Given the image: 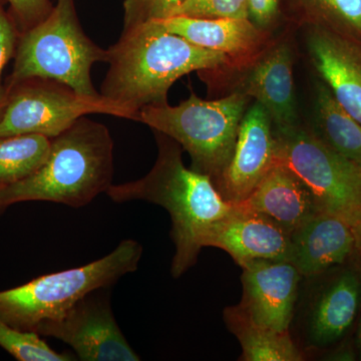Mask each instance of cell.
<instances>
[{"mask_svg":"<svg viewBox=\"0 0 361 361\" xmlns=\"http://www.w3.org/2000/svg\"><path fill=\"white\" fill-rule=\"evenodd\" d=\"M155 135V165L141 179L111 185L106 194L116 203L142 200L161 206L172 219L175 254L171 266L179 278L193 267L214 226L234 208L223 198L212 179L183 163L182 147L160 132Z\"/></svg>","mask_w":361,"mask_h":361,"instance_id":"6da1fadb","label":"cell"},{"mask_svg":"<svg viewBox=\"0 0 361 361\" xmlns=\"http://www.w3.org/2000/svg\"><path fill=\"white\" fill-rule=\"evenodd\" d=\"M106 63L102 96L130 111L137 122L142 108L169 104V90L180 78L227 66L228 59L169 32L155 20L123 28L108 49Z\"/></svg>","mask_w":361,"mask_h":361,"instance_id":"7a4b0ae2","label":"cell"},{"mask_svg":"<svg viewBox=\"0 0 361 361\" xmlns=\"http://www.w3.org/2000/svg\"><path fill=\"white\" fill-rule=\"evenodd\" d=\"M114 176V142L103 123L78 118L51 139V151L32 176L0 190V214L21 202L45 201L73 208L106 193Z\"/></svg>","mask_w":361,"mask_h":361,"instance_id":"3957f363","label":"cell"},{"mask_svg":"<svg viewBox=\"0 0 361 361\" xmlns=\"http://www.w3.org/2000/svg\"><path fill=\"white\" fill-rule=\"evenodd\" d=\"M14 59L6 89L42 78L68 85L82 96L102 97L92 85L90 71L94 63H106L108 49L85 35L73 0H56L44 20L20 33Z\"/></svg>","mask_w":361,"mask_h":361,"instance_id":"277c9868","label":"cell"},{"mask_svg":"<svg viewBox=\"0 0 361 361\" xmlns=\"http://www.w3.org/2000/svg\"><path fill=\"white\" fill-rule=\"evenodd\" d=\"M142 255L141 244L123 240L115 250L89 264L0 291V317L14 329L35 334L40 323L59 317L92 292L109 288L137 271Z\"/></svg>","mask_w":361,"mask_h":361,"instance_id":"5b68a950","label":"cell"},{"mask_svg":"<svg viewBox=\"0 0 361 361\" xmlns=\"http://www.w3.org/2000/svg\"><path fill=\"white\" fill-rule=\"evenodd\" d=\"M250 99L240 92L216 99H200L191 92L178 106L142 108L137 122L175 140L189 154L191 168L214 183L229 163Z\"/></svg>","mask_w":361,"mask_h":361,"instance_id":"8992f818","label":"cell"},{"mask_svg":"<svg viewBox=\"0 0 361 361\" xmlns=\"http://www.w3.org/2000/svg\"><path fill=\"white\" fill-rule=\"evenodd\" d=\"M276 165L288 168L306 188L319 212L353 227L361 217V165L324 144L310 126L274 130Z\"/></svg>","mask_w":361,"mask_h":361,"instance_id":"52a82bcc","label":"cell"},{"mask_svg":"<svg viewBox=\"0 0 361 361\" xmlns=\"http://www.w3.org/2000/svg\"><path fill=\"white\" fill-rule=\"evenodd\" d=\"M90 114L137 121L130 111L103 96L85 97L56 80L32 78L6 89L0 109V137L33 134L54 139Z\"/></svg>","mask_w":361,"mask_h":361,"instance_id":"ba28073f","label":"cell"},{"mask_svg":"<svg viewBox=\"0 0 361 361\" xmlns=\"http://www.w3.org/2000/svg\"><path fill=\"white\" fill-rule=\"evenodd\" d=\"M285 30L251 65L239 71L222 68L199 71L213 94L240 92L255 99L267 111L276 132L300 123L294 94L293 49Z\"/></svg>","mask_w":361,"mask_h":361,"instance_id":"9c48e42d","label":"cell"},{"mask_svg":"<svg viewBox=\"0 0 361 361\" xmlns=\"http://www.w3.org/2000/svg\"><path fill=\"white\" fill-rule=\"evenodd\" d=\"M104 291L92 292L59 317L40 323L35 334L65 342L80 360H141L118 327Z\"/></svg>","mask_w":361,"mask_h":361,"instance_id":"30bf717a","label":"cell"},{"mask_svg":"<svg viewBox=\"0 0 361 361\" xmlns=\"http://www.w3.org/2000/svg\"><path fill=\"white\" fill-rule=\"evenodd\" d=\"M276 165L274 129L265 109L256 102L247 109L229 163L214 182L232 205L241 203Z\"/></svg>","mask_w":361,"mask_h":361,"instance_id":"8fae6325","label":"cell"},{"mask_svg":"<svg viewBox=\"0 0 361 361\" xmlns=\"http://www.w3.org/2000/svg\"><path fill=\"white\" fill-rule=\"evenodd\" d=\"M159 23L169 32L180 35L192 44L222 52L227 71H239L251 65L272 44L276 35L252 23L249 18H187L173 16Z\"/></svg>","mask_w":361,"mask_h":361,"instance_id":"7c38bea8","label":"cell"},{"mask_svg":"<svg viewBox=\"0 0 361 361\" xmlns=\"http://www.w3.org/2000/svg\"><path fill=\"white\" fill-rule=\"evenodd\" d=\"M243 269L239 305L252 320L278 331H289L297 289L302 275L287 261L255 260Z\"/></svg>","mask_w":361,"mask_h":361,"instance_id":"4fadbf2b","label":"cell"},{"mask_svg":"<svg viewBox=\"0 0 361 361\" xmlns=\"http://www.w3.org/2000/svg\"><path fill=\"white\" fill-rule=\"evenodd\" d=\"M205 247L222 249L239 266L255 260L291 263V235L267 216L236 205L214 226Z\"/></svg>","mask_w":361,"mask_h":361,"instance_id":"5bb4252c","label":"cell"},{"mask_svg":"<svg viewBox=\"0 0 361 361\" xmlns=\"http://www.w3.org/2000/svg\"><path fill=\"white\" fill-rule=\"evenodd\" d=\"M306 47L318 78L361 123V42L318 27H305Z\"/></svg>","mask_w":361,"mask_h":361,"instance_id":"9a60e30c","label":"cell"},{"mask_svg":"<svg viewBox=\"0 0 361 361\" xmlns=\"http://www.w3.org/2000/svg\"><path fill=\"white\" fill-rule=\"evenodd\" d=\"M291 263L305 277L341 264L355 249L353 228L331 214L317 212L291 234Z\"/></svg>","mask_w":361,"mask_h":361,"instance_id":"2e32d148","label":"cell"},{"mask_svg":"<svg viewBox=\"0 0 361 361\" xmlns=\"http://www.w3.org/2000/svg\"><path fill=\"white\" fill-rule=\"evenodd\" d=\"M236 206L267 216L290 235L319 212L302 180L278 164L245 200Z\"/></svg>","mask_w":361,"mask_h":361,"instance_id":"e0dca14e","label":"cell"},{"mask_svg":"<svg viewBox=\"0 0 361 361\" xmlns=\"http://www.w3.org/2000/svg\"><path fill=\"white\" fill-rule=\"evenodd\" d=\"M361 293V282L348 271L326 289L316 304L310 323L311 341L325 345L341 338L355 320Z\"/></svg>","mask_w":361,"mask_h":361,"instance_id":"ac0fdd59","label":"cell"},{"mask_svg":"<svg viewBox=\"0 0 361 361\" xmlns=\"http://www.w3.org/2000/svg\"><path fill=\"white\" fill-rule=\"evenodd\" d=\"M284 23L318 27L361 42V0H280Z\"/></svg>","mask_w":361,"mask_h":361,"instance_id":"d6986e66","label":"cell"},{"mask_svg":"<svg viewBox=\"0 0 361 361\" xmlns=\"http://www.w3.org/2000/svg\"><path fill=\"white\" fill-rule=\"evenodd\" d=\"M310 128L329 148L361 165V123L320 78L316 80L314 116Z\"/></svg>","mask_w":361,"mask_h":361,"instance_id":"ffe728a7","label":"cell"},{"mask_svg":"<svg viewBox=\"0 0 361 361\" xmlns=\"http://www.w3.org/2000/svg\"><path fill=\"white\" fill-rule=\"evenodd\" d=\"M224 320L228 329L241 344L242 360H303L289 331H278L259 324L251 319L239 304L225 308Z\"/></svg>","mask_w":361,"mask_h":361,"instance_id":"44dd1931","label":"cell"},{"mask_svg":"<svg viewBox=\"0 0 361 361\" xmlns=\"http://www.w3.org/2000/svg\"><path fill=\"white\" fill-rule=\"evenodd\" d=\"M51 139L42 135L0 137V190L35 174L51 151Z\"/></svg>","mask_w":361,"mask_h":361,"instance_id":"7402d4cb","label":"cell"},{"mask_svg":"<svg viewBox=\"0 0 361 361\" xmlns=\"http://www.w3.org/2000/svg\"><path fill=\"white\" fill-rule=\"evenodd\" d=\"M0 348L20 361H71L70 355L59 353L32 332L20 331L0 317Z\"/></svg>","mask_w":361,"mask_h":361,"instance_id":"603a6c76","label":"cell"},{"mask_svg":"<svg viewBox=\"0 0 361 361\" xmlns=\"http://www.w3.org/2000/svg\"><path fill=\"white\" fill-rule=\"evenodd\" d=\"M173 16L206 20L249 18L247 0H184Z\"/></svg>","mask_w":361,"mask_h":361,"instance_id":"cb8c5ba5","label":"cell"},{"mask_svg":"<svg viewBox=\"0 0 361 361\" xmlns=\"http://www.w3.org/2000/svg\"><path fill=\"white\" fill-rule=\"evenodd\" d=\"M183 1L184 0H123V28L168 18Z\"/></svg>","mask_w":361,"mask_h":361,"instance_id":"d4e9b609","label":"cell"},{"mask_svg":"<svg viewBox=\"0 0 361 361\" xmlns=\"http://www.w3.org/2000/svg\"><path fill=\"white\" fill-rule=\"evenodd\" d=\"M20 32L11 13L0 7V109L6 97V87L1 84L2 73L16 54Z\"/></svg>","mask_w":361,"mask_h":361,"instance_id":"484cf974","label":"cell"},{"mask_svg":"<svg viewBox=\"0 0 361 361\" xmlns=\"http://www.w3.org/2000/svg\"><path fill=\"white\" fill-rule=\"evenodd\" d=\"M20 33L37 25L51 11V0H6Z\"/></svg>","mask_w":361,"mask_h":361,"instance_id":"4316f807","label":"cell"},{"mask_svg":"<svg viewBox=\"0 0 361 361\" xmlns=\"http://www.w3.org/2000/svg\"><path fill=\"white\" fill-rule=\"evenodd\" d=\"M248 18L263 30L274 32L284 23L280 0H247Z\"/></svg>","mask_w":361,"mask_h":361,"instance_id":"83f0119b","label":"cell"},{"mask_svg":"<svg viewBox=\"0 0 361 361\" xmlns=\"http://www.w3.org/2000/svg\"><path fill=\"white\" fill-rule=\"evenodd\" d=\"M353 236H355V249L361 256V217L353 226Z\"/></svg>","mask_w":361,"mask_h":361,"instance_id":"f1b7e54d","label":"cell"},{"mask_svg":"<svg viewBox=\"0 0 361 361\" xmlns=\"http://www.w3.org/2000/svg\"><path fill=\"white\" fill-rule=\"evenodd\" d=\"M360 348H361V325H360Z\"/></svg>","mask_w":361,"mask_h":361,"instance_id":"f546056e","label":"cell"},{"mask_svg":"<svg viewBox=\"0 0 361 361\" xmlns=\"http://www.w3.org/2000/svg\"><path fill=\"white\" fill-rule=\"evenodd\" d=\"M1 0H0V7H1Z\"/></svg>","mask_w":361,"mask_h":361,"instance_id":"4dcf8cb0","label":"cell"}]
</instances>
